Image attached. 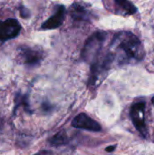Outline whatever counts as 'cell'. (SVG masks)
I'll use <instances>...</instances> for the list:
<instances>
[{
  "instance_id": "obj_1",
  "label": "cell",
  "mask_w": 154,
  "mask_h": 155,
  "mask_svg": "<svg viewBox=\"0 0 154 155\" xmlns=\"http://www.w3.org/2000/svg\"><path fill=\"white\" fill-rule=\"evenodd\" d=\"M112 47L121 50L124 54V62H140L145 56L141 40L131 32H120L113 37Z\"/></svg>"
},
{
  "instance_id": "obj_2",
  "label": "cell",
  "mask_w": 154,
  "mask_h": 155,
  "mask_svg": "<svg viewBox=\"0 0 154 155\" xmlns=\"http://www.w3.org/2000/svg\"><path fill=\"white\" fill-rule=\"evenodd\" d=\"M107 38V34L103 31H97L93 33L85 42L81 57L84 62H90L93 64L99 56L103 45Z\"/></svg>"
},
{
  "instance_id": "obj_3",
  "label": "cell",
  "mask_w": 154,
  "mask_h": 155,
  "mask_svg": "<svg viewBox=\"0 0 154 155\" xmlns=\"http://www.w3.org/2000/svg\"><path fill=\"white\" fill-rule=\"evenodd\" d=\"M113 60V54L109 52L103 56H99L92 64L91 74L88 79V85L90 86V88H95L101 84Z\"/></svg>"
},
{
  "instance_id": "obj_4",
  "label": "cell",
  "mask_w": 154,
  "mask_h": 155,
  "mask_svg": "<svg viewBox=\"0 0 154 155\" xmlns=\"http://www.w3.org/2000/svg\"><path fill=\"white\" fill-rule=\"evenodd\" d=\"M131 120L143 138L148 136V129L145 123V103L139 102L133 104L130 111Z\"/></svg>"
},
{
  "instance_id": "obj_5",
  "label": "cell",
  "mask_w": 154,
  "mask_h": 155,
  "mask_svg": "<svg viewBox=\"0 0 154 155\" xmlns=\"http://www.w3.org/2000/svg\"><path fill=\"white\" fill-rule=\"evenodd\" d=\"M17 51L20 62L27 66L38 65L43 60V52L37 48L21 45L18 47Z\"/></svg>"
},
{
  "instance_id": "obj_6",
  "label": "cell",
  "mask_w": 154,
  "mask_h": 155,
  "mask_svg": "<svg viewBox=\"0 0 154 155\" xmlns=\"http://www.w3.org/2000/svg\"><path fill=\"white\" fill-rule=\"evenodd\" d=\"M21 31V25L15 18L0 20V41L5 42L15 38Z\"/></svg>"
},
{
  "instance_id": "obj_7",
  "label": "cell",
  "mask_w": 154,
  "mask_h": 155,
  "mask_svg": "<svg viewBox=\"0 0 154 155\" xmlns=\"http://www.w3.org/2000/svg\"><path fill=\"white\" fill-rule=\"evenodd\" d=\"M72 126L77 129H84L90 132H101L102 126L85 114H77L72 121Z\"/></svg>"
},
{
  "instance_id": "obj_8",
  "label": "cell",
  "mask_w": 154,
  "mask_h": 155,
  "mask_svg": "<svg viewBox=\"0 0 154 155\" xmlns=\"http://www.w3.org/2000/svg\"><path fill=\"white\" fill-rule=\"evenodd\" d=\"M65 7L64 5H58L56 8L55 13L49 17L42 25L41 29L43 30H51V29H55L61 26L64 23V17H65Z\"/></svg>"
},
{
  "instance_id": "obj_9",
  "label": "cell",
  "mask_w": 154,
  "mask_h": 155,
  "mask_svg": "<svg viewBox=\"0 0 154 155\" xmlns=\"http://www.w3.org/2000/svg\"><path fill=\"white\" fill-rule=\"evenodd\" d=\"M70 15L74 21H88L90 19L89 10L80 3H74L70 7Z\"/></svg>"
},
{
  "instance_id": "obj_10",
  "label": "cell",
  "mask_w": 154,
  "mask_h": 155,
  "mask_svg": "<svg viewBox=\"0 0 154 155\" xmlns=\"http://www.w3.org/2000/svg\"><path fill=\"white\" fill-rule=\"evenodd\" d=\"M115 5V9L117 14L123 15H133L137 12V7L130 1L126 0H115L113 2Z\"/></svg>"
},
{
  "instance_id": "obj_11",
  "label": "cell",
  "mask_w": 154,
  "mask_h": 155,
  "mask_svg": "<svg viewBox=\"0 0 154 155\" xmlns=\"http://www.w3.org/2000/svg\"><path fill=\"white\" fill-rule=\"evenodd\" d=\"M24 107L25 111L27 114H32V111L30 109V104H29V100H28V94H21L18 93L15 94V107H14V114L17 110L18 107Z\"/></svg>"
},
{
  "instance_id": "obj_12",
  "label": "cell",
  "mask_w": 154,
  "mask_h": 155,
  "mask_svg": "<svg viewBox=\"0 0 154 155\" xmlns=\"http://www.w3.org/2000/svg\"><path fill=\"white\" fill-rule=\"evenodd\" d=\"M48 143L53 146H63L66 145L69 143V138L65 131H61L54 136H52L48 140Z\"/></svg>"
},
{
  "instance_id": "obj_13",
  "label": "cell",
  "mask_w": 154,
  "mask_h": 155,
  "mask_svg": "<svg viewBox=\"0 0 154 155\" xmlns=\"http://www.w3.org/2000/svg\"><path fill=\"white\" fill-rule=\"evenodd\" d=\"M19 12H20V15L23 18H28L30 16V11L25 6H24L23 5H21L19 6Z\"/></svg>"
},
{
  "instance_id": "obj_14",
  "label": "cell",
  "mask_w": 154,
  "mask_h": 155,
  "mask_svg": "<svg viewBox=\"0 0 154 155\" xmlns=\"http://www.w3.org/2000/svg\"><path fill=\"white\" fill-rule=\"evenodd\" d=\"M42 109L45 112V113H47V112H50L51 110H52V105H50L48 103H43V104H42Z\"/></svg>"
},
{
  "instance_id": "obj_15",
  "label": "cell",
  "mask_w": 154,
  "mask_h": 155,
  "mask_svg": "<svg viewBox=\"0 0 154 155\" xmlns=\"http://www.w3.org/2000/svg\"><path fill=\"white\" fill-rule=\"evenodd\" d=\"M34 155H53V153L50 151H40L39 153Z\"/></svg>"
},
{
  "instance_id": "obj_16",
  "label": "cell",
  "mask_w": 154,
  "mask_h": 155,
  "mask_svg": "<svg viewBox=\"0 0 154 155\" xmlns=\"http://www.w3.org/2000/svg\"><path fill=\"white\" fill-rule=\"evenodd\" d=\"M115 148H116V145L108 146V147L105 149V151H106V152H113V151H114V150H115Z\"/></svg>"
},
{
  "instance_id": "obj_17",
  "label": "cell",
  "mask_w": 154,
  "mask_h": 155,
  "mask_svg": "<svg viewBox=\"0 0 154 155\" xmlns=\"http://www.w3.org/2000/svg\"><path fill=\"white\" fill-rule=\"evenodd\" d=\"M152 104H154V96L152 97Z\"/></svg>"
},
{
  "instance_id": "obj_18",
  "label": "cell",
  "mask_w": 154,
  "mask_h": 155,
  "mask_svg": "<svg viewBox=\"0 0 154 155\" xmlns=\"http://www.w3.org/2000/svg\"><path fill=\"white\" fill-rule=\"evenodd\" d=\"M0 125H1V124H0Z\"/></svg>"
}]
</instances>
